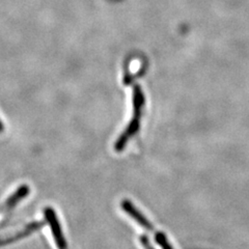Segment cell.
Listing matches in <instances>:
<instances>
[{"label": "cell", "instance_id": "4", "mask_svg": "<svg viewBox=\"0 0 249 249\" xmlns=\"http://www.w3.org/2000/svg\"><path fill=\"white\" fill-rule=\"evenodd\" d=\"M42 225H43V224H42V223H40V222L31 223V224H29L28 227L26 228V230L20 231V232L18 233V235H16V236L11 237V238H7V239L0 240V245H6V244H10V243L15 242V241H17V240L21 239V238H24V237L28 236L29 233H31L33 231H36V230L40 229V228L42 227Z\"/></svg>", "mask_w": 249, "mask_h": 249}, {"label": "cell", "instance_id": "6", "mask_svg": "<svg viewBox=\"0 0 249 249\" xmlns=\"http://www.w3.org/2000/svg\"><path fill=\"white\" fill-rule=\"evenodd\" d=\"M156 241H157V243L162 247V249H173L167 242L166 237L163 235L162 232H158L157 235H156Z\"/></svg>", "mask_w": 249, "mask_h": 249}, {"label": "cell", "instance_id": "2", "mask_svg": "<svg viewBox=\"0 0 249 249\" xmlns=\"http://www.w3.org/2000/svg\"><path fill=\"white\" fill-rule=\"evenodd\" d=\"M45 217H46V220L48 221L50 225L54 240H55V242L59 247V249H68L67 242L65 240L64 233H62L60 224H59V221L57 220L55 212H54L51 208H47L45 209Z\"/></svg>", "mask_w": 249, "mask_h": 249}, {"label": "cell", "instance_id": "3", "mask_svg": "<svg viewBox=\"0 0 249 249\" xmlns=\"http://www.w3.org/2000/svg\"><path fill=\"white\" fill-rule=\"evenodd\" d=\"M122 208L124 212H127L133 219L139 224L142 225V228H144L145 230L149 231H153V225L152 223L146 219V218L140 213L138 210L135 208V206L132 204L131 201L124 199L122 201Z\"/></svg>", "mask_w": 249, "mask_h": 249}, {"label": "cell", "instance_id": "5", "mask_svg": "<svg viewBox=\"0 0 249 249\" xmlns=\"http://www.w3.org/2000/svg\"><path fill=\"white\" fill-rule=\"evenodd\" d=\"M28 193H29L28 187L27 186H21L20 188L17 191H16L9 199H7L6 204H5V208L6 209L14 208L21 199H23L25 196H27Z\"/></svg>", "mask_w": 249, "mask_h": 249}, {"label": "cell", "instance_id": "1", "mask_svg": "<svg viewBox=\"0 0 249 249\" xmlns=\"http://www.w3.org/2000/svg\"><path fill=\"white\" fill-rule=\"evenodd\" d=\"M144 105L143 92L139 87L134 88L133 90V116L130 121L127 129L123 132V134L118 138L114 144V149L116 152H122L124 146L127 145L129 139L136 134L140 126V119H142V108Z\"/></svg>", "mask_w": 249, "mask_h": 249}, {"label": "cell", "instance_id": "7", "mask_svg": "<svg viewBox=\"0 0 249 249\" xmlns=\"http://www.w3.org/2000/svg\"><path fill=\"white\" fill-rule=\"evenodd\" d=\"M140 242H142V244L143 245V247L145 249H153V247L149 244V242H147V239L145 237H142V239H140Z\"/></svg>", "mask_w": 249, "mask_h": 249}, {"label": "cell", "instance_id": "8", "mask_svg": "<svg viewBox=\"0 0 249 249\" xmlns=\"http://www.w3.org/2000/svg\"><path fill=\"white\" fill-rule=\"evenodd\" d=\"M3 129H4V127H3V124H2L1 120H0V133H1V132L3 131Z\"/></svg>", "mask_w": 249, "mask_h": 249}]
</instances>
